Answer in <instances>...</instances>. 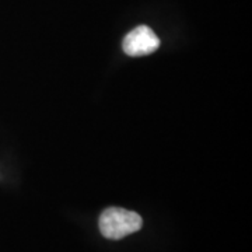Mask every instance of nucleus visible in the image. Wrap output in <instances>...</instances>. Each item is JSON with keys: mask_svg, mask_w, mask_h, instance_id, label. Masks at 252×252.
Masks as SVG:
<instances>
[{"mask_svg": "<svg viewBox=\"0 0 252 252\" xmlns=\"http://www.w3.org/2000/svg\"><path fill=\"white\" fill-rule=\"evenodd\" d=\"M142 217L135 212L109 207L99 216V231L108 240H121L142 228Z\"/></svg>", "mask_w": 252, "mask_h": 252, "instance_id": "nucleus-1", "label": "nucleus"}, {"mask_svg": "<svg viewBox=\"0 0 252 252\" xmlns=\"http://www.w3.org/2000/svg\"><path fill=\"white\" fill-rule=\"evenodd\" d=\"M160 46V39L147 26H139L124 38L122 48L129 56H144L156 52Z\"/></svg>", "mask_w": 252, "mask_h": 252, "instance_id": "nucleus-2", "label": "nucleus"}]
</instances>
